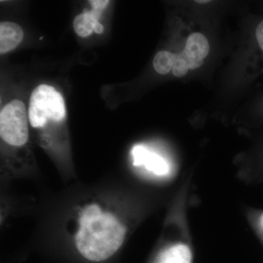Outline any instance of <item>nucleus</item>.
Here are the masks:
<instances>
[{"label":"nucleus","instance_id":"nucleus-1","mask_svg":"<svg viewBox=\"0 0 263 263\" xmlns=\"http://www.w3.org/2000/svg\"><path fill=\"white\" fill-rule=\"evenodd\" d=\"M171 195L133 180L77 181L35 206L31 239L88 262H108L149 216L167 206Z\"/></svg>","mask_w":263,"mask_h":263},{"label":"nucleus","instance_id":"nucleus-2","mask_svg":"<svg viewBox=\"0 0 263 263\" xmlns=\"http://www.w3.org/2000/svg\"><path fill=\"white\" fill-rule=\"evenodd\" d=\"M133 181L148 187L163 190L176 180L177 166L168 157L146 143H136L130 150Z\"/></svg>","mask_w":263,"mask_h":263},{"label":"nucleus","instance_id":"nucleus-3","mask_svg":"<svg viewBox=\"0 0 263 263\" xmlns=\"http://www.w3.org/2000/svg\"><path fill=\"white\" fill-rule=\"evenodd\" d=\"M66 107L63 97L54 88L41 84L33 90L29 100V121L31 126L41 130V140L48 122L61 123L65 119Z\"/></svg>","mask_w":263,"mask_h":263},{"label":"nucleus","instance_id":"nucleus-4","mask_svg":"<svg viewBox=\"0 0 263 263\" xmlns=\"http://www.w3.org/2000/svg\"><path fill=\"white\" fill-rule=\"evenodd\" d=\"M209 49L206 37L201 33L195 32L189 36L184 49L179 54L190 70H195L202 65L204 59L209 55Z\"/></svg>","mask_w":263,"mask_h":263},{"label":"nucleus","instance_id":"nucleus-5","mask_svg":"<svg viewBox=\"0 0 263 263\" xmlns=\"http://www.w3.org/2000/svg\"><path fill=\"white\" fill-rule=\"evenodd\" d=\"M24 38V31L18 24L11 22L0 24V53H8L20 44Z\"/></svg>","mask_w":263,"mask_h":263},{"label":"nucleus","instance_id":"nucleus-6","mask_svg":"<svg viewBox=\"0 0 263 263\" xmlns=\"http://www.w3.org/2000/svg\"><path fill=\"white\" fill-rule=\"evenodd\" d=\"M73 29L76 34L81 37H86L94 32L93 21L90 11L85 10L74 18Z\"/></svg>","mask_w":263,"mask_h":263},{"label":"nucleus","instance_id":"nucleus-7","mask_svg":"<svg viewBox=\"0 0 263 263\" xmlns=\"http://www.w3.org/2000/svg\"><path fill=\"white\" fill-rule=\"evenodd\" d=\"M174 60L175 53L166 51L158 52L154 58V68L158 73L165 75L173 70Z\"/></svg>","mask_w":263,"mask_h":263},{"label":"nucleus","instance_id":"nucleus-8","mask_svg":"<svg viewBox=\"0 0 263 263\" xmlns=\"http://www.w3.org/2000/svg\"><path fill=\"white\" fill-rule=\"evenodd\" d=\"M245 211L247 220L263 243V211L254 210L249 208H246Z\"/></svg>","mask_w":263,"mask_h":263},{"label":"nucleus","instance_id":"nucleus-9","mask_svg":"<svg viewBox=\"0 0 263 263\" xmlns=\"http://www.w3.org/2000/svg\"><path fill=\"white\" fill-rule=\"evenodd\" d=\"M89 3L92 7V9L103 12V10L108 6L110 1L108 0H91V1H89Z\"/></svg>","mask_w":263,"mask_h":263},{"label":"nucleus","instance_id":"nucleus-10","mask_svg":"<svg viewBox=\"0 0 263 263\" xmlns=\"http://www.w3.org/2000/svg\"><path fill=\"white\" fill-rule=\"evenodd\" d=\"M256 37H257L259 47L263 51V21L259 24L256 29Z\"/></svg>","mask_w":263,"mask_h":263},{"label":"nucleus","instance_id":"nucleus-11","mask_svg":"<svg viewBox=\"0 0 263 263\" xmlns=\"http://www.w3.org/2000/svg\"><path fill=\"white\" fill-rule=\"evenodd\" d=\"M92 21L93 29H94V32H96L97 34H102V33L104 32V27L103 24H100V22H99V21L94 20L93 18Z\"/></svg>","mask_w":263,"mask_h":263},{"label":"nucleus","instance_id":"nucleus-12","mask_svg":"<svg viewBox=\"0 0 263 263\" xmlns=\"http://www.w3.org/2000/svg\"><path fill=\"white\" fill-rule=\"evenodd\" d=\"M209 2L210 1H208V0H206V1H196V3H200V4H204V3H209Z\"/></svg>","mask_w":263,"mask_h":263}]
</instances>
